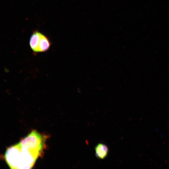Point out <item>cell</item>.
<instances>
[{"instance_id":"cell-5","label":"cell","mask_w":169,"mask_h":169,"mask_svg":"<svg viewBox=\"0 0 169 169\" xmlns=\"http://www.w3.org/2000/svg\"><path fill=\"white\" fill-rule=\"evenodd\" d=\"M51 43L48 37L41 33L38 47V52H45L50 48Z\"/></svg>"},{"instance_id":"cell-1","label":"cell","mask_w":169,"mask_h":169,"mask_svg":"<svg viewBox=\"0 0 169 169\" xmlns=\"http://www.w3.org/2000/svg\"><path fill=\"white\" fill-rule=\"evenodd\" d=\"M5 157L8 165L12 169L31 168L38 158L22 147L19 143L7 149Z\"/></svg>"},{"instance_id":"cell-4","label":"cell","mask_w":169,"mask_h":169,"mask_svg":"<svg viewBox=\"0 0 169 169\" xmlns=\"http://www.w3.org/2000/svg\"><path fill=\"white\" fill-rule=\"evenodd\" d=\"M41 33L37 31L33 32L29 40V45L33 51L38 52V47Z\"/></svg>"},{"instance_id":"cell-2","label":"cell","mask_w":169,"mask_h":169,"mask_svg":"<svg viewBox=\"0 0 169 169\" xmlns=\"http://www.w3.org/2000/svg\"><path fill=\"white\" fill-rule=\"evenodd\" d=\"M46 136L32 131L18 143L21 147L40 156L45 147Z\"/></svg>"},{"instance_id":"cell-3","label":"cell","mask_w":169,"mask_h":169,"mask_svg":"<svg viewBox=\"0 0 169 169\" xmlns=\"http://www.w3.org/2000/svg\"><path fill=\"white\" fill-rule=\"evenodd\" d=\"M95 155L98 159H104L108 156L109 148L105 144L99 143L95 146Z\"/></svg>"}]
</instances>
